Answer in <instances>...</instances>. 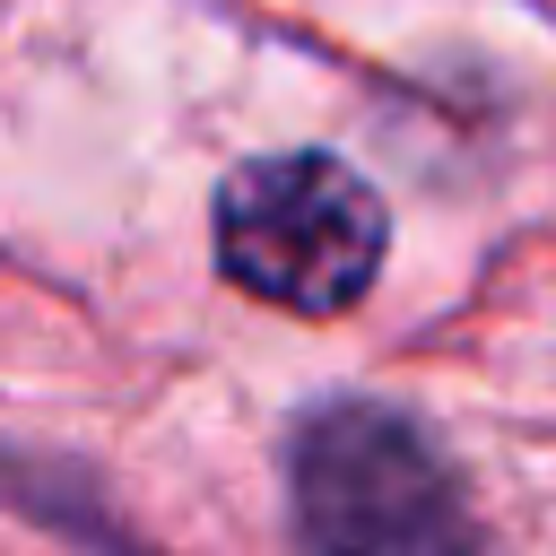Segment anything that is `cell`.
Returning <instances> with one entry per match:
<instances>
[{"instance_id":"cell-1","label":"cell","mask_w":556,"mask_h":556,"mask_svg":"<svg viewBox=\"0 0 556 556\" xmlns=\"http://www.w3.org/2000/svg\"><path fill=\"white\" fill-rule=\"evenodd\" d=\"M287 495L295 556H486L460 478L382 400H321L287 434Z\"/></svg>"},{"instance_id":"cell-2","label":"cell","mask_w":556,"mask_h":556,"mask_svg":"<svg viewBox=\"0 0 556 556\" xmlns=\"http://www.w3.org/2000/svg\"><path fill=\"white\" fill-rule=\"evenodd\" d=\"M391 243V208L382 191L330 156V148H295V156H252L226 174L217 191V261L243 295L278 304V313H348Z\"/></svg>"}]
</instances>
